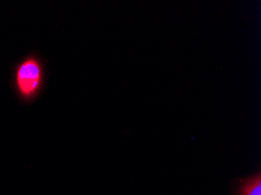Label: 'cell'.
<instances>
[{
	"instance_id": "cell-1",
	"label": "cell",
	"mask_w": 261,
	"mask_h": 195,
	"mask_svg": "<svg viewBox=\"0 0 261 195\" xmlns=\"http://www.w3.org/2000/svg\"><path fill=\"white\" fill-rule=\"evenodd\" d=\"M42 81L40 64L35 59L23 61L17 70L16 82L22 96L26 99L33 96L38 92Z\"/></svg>"
},
{
	"instance_id": "cell-2",
	"label": "cell",
	"mask_w": 261,
	"mask_h": 195,
	"mask_svg": "<svg viewBox=\"0 0 261 195\" xmlns=\"http://www.w3.org/2000/svg\"><path fill=\"white\" fill-rule=\"evenodd\" d=\"M240 195H261L260 174L248 179L242 184Z\"/></svg>"
}]
</instances>
